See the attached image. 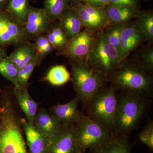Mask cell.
Instances as JSON below:
<instances>
[{
    "label": "cell",
    "mask_w": 153,
    "mask_h": 153,
    "mask_svg": "<svg viewBox=\"0 0 153 153\" xmlns=\"http://www.w3.org/2000/svg\"><path fill=\"white\" fill-rule=\"evenodd\" d=\"M23 131L10 95L0 93V153H28Z\"/></svg>",
    "instance_id": "cell-1"
},
{
    "label": "cell",
    "mask_w": 153,
    "mask_h": 153,
    "mask_svg": "<svg viewBox=\"0 0 153 153\" xmlns=\"http://www.w3.org/2000/svg\"><path fill=\"white\" fill-rule=\"evenodd\" d=\"M151 74L136 60L126 59L108 76V82L115 89L146 98L152 91Z\"/></svg>",
    "instance_id": "cell-2"
},
{
    "label": "cell",
    "mask_w": 153,
    "mask_h": 153,
    "mask_svg": "<svg viewBox=\"0 0 153 153\" xmlns=\"http://www.w3.org/2000/svg\"><path fill=\"white\" fill-rule=\"evenodd\" d=\"M71 80L77 96L86 108L97 91L108 82L107 76L94 70L85 60H70Z\"/></svg>",
    "instance_id": "cell-3"
},
{
    "label": "cell",
    "mask_w": 153,
    "mask_h": 153,
    "mask_svg": "<svg viewBox=\"0 0 153 153\" xmlns=\"http://www.w3.org/2000/svg\"><path fill=\"white\" fill-rule=\"evenodd\" d=\"M147 107L146 98L123 91L118 97L114 125L116 134L127 137L138 124Z\"/></svg>",
    "instance_id": "cell-4"
},
{
    "label": "cell",
    "mask_w": 153,
    "mask_h": 153,
    "mask_svg": "<svg viewBox=\"0 0 153 153\" xmlns=\"http://www.w3.org/2000/svg\"><path fill=\"white\" fill-rule=\"evenodd\" d=\"M115 90L112 85L102 86L86 108L87 116L113 133L118 105V97Z\"/></svg>",
    "instance_id": "cell-5"
},
{
    "label": "cell",
    "mask_w": 153,
    "mask_h": 153,
    "mask_svg": "<svg viewBox=\"0 0 153 153\" xmlns=\"http://www.w3.org/2000/svg\"><path fill=\"white\" fill-rule=\"evenodd\" d=\"M84 60L107 78L123 62L117 49L108 42L102 30L96 33L93 46Z\"/></svg>",
    "instance_id": "cell-6"
},
{
    "label": "cell",
    "mask_w": 153,
    "mask_h": 153,
    "mask_svg": "<svg viewBox=\"0 0 153 153\" xmlns=\"http://www.w3.org/2000/svg\"><path fill=\"white\" fill-rule=\"evenodd\" d=\"M74 130L82 151L96 150L106 145L114 134L105 127L82 114L74 126Z\"/></svg>",
    "instance_id": "cell-7"
},
{
    "label": "cell",
    "mask_w": 153,
    "mask_h": 153,
    "mask_svg": "<svg viewBox=\"0 0 153 153\" xmlns=\"http://www.w3.org/2000/svg\"><path fill=\"white\" fill-rule=\"evenodd\" d=\"M82 151L74 126L63 124L60 130L50 138L49 153H80Z\"/></svg>",
    "instance_id": "cell-8"
},
{
    "label": "cell",
    "mask_w": 153,
    "mask_h": 153,
    "mask_svg": "<svg viewBox=\"0 0 153 153\" xmlns=\"http://www.w3.org/2000/svg\"><path fill=\"white\" fill-rule=\"evenodd\" d=\"M95 34L84 29L69 41L66 48L58 52V54L64 55L70 60H85L93 46Z\"/></svg>",
    "instance_id": "cell-9"
},
{
    "label": "cell",
    "mask_w": 153,
    "mask_h": 153,
    "mask_svg": "<svg viewBox=\"0 0 153 153\" xmlns=\"http://www.w3.org/2000/svg\"><path fill=\"white\" fill-rule=\"evenodd\" d=\"M74 7L84 29L96 33L109 25L104 8L94 7L83 3Z\"/></svg>",
    "instance_id": "cell-10"
},
{
    "label": "cell",
    "mask_w": 153,
    "mask_h": 153,
    "mask_svg": "<svg viewBox=\"0 0 153 153\" xmlns=\"http://www.w3.org/2000/svg\"><path fill=\"white\" fill-rule=\"evenodd\" d=\"M145 41L142 32L135 21L123 25L121 33L119 55L123 61L131 53Z\"/></svg>",
    "instance_id": "cell-11"
},
{
    "label": "cell",
    "mask_w": 153,
    "mask_h": 153,
    "mask_svg": "<svg viewBox=\"0 0 153 153\" xmlns=\"http://www.w3.org/2000/svg\"><path fill=\"white\" fill-rule=\"evenodd\" d=\"M52 23L43 8L30 6L27 20L23 27L27 37H38L48 32Z\"/></svg>",
    "instance_id": "cell-12"
},
{
    "label": "cell",
    "mask_w": 153,
    "mask_h": 153,
    "mask_svg": "<svg viewBox=\"0 0 153 153\" xmlns=\"http://www.w3.org/2000/svg\"><path fill=\"white\" fill-rule=\"evenodd\" d=\"M30 153H49L50 138L44 136L34 125L24 118H20Z\"/></svg>",
    "instance_id": "cell-13"
},
{
    "label": "cell",
    "mask_w": 153,
    "mask_h": 153,
    "mask_svg": "<svg viewBox=\"0 0 153 153\" xmlns=\"http://www.w3.org/2000/svg\"><path fill=\"white\" fill-rule=\"evenodd\" d=\"M27 38L24 27L7 13L4 25L0 35V47L8 44L20 46L26 42Z\"/></svg>",
    "instance_id": "cell-14"
},
{
    "label": "cell",
    "mask_w": 153,
    "mask_h": 153,
    "mask_svg": "<svg viewBox=\"0 0 153 153\" xmlns=\"http://www.w3.org/2000/svg\"><path fill=\"white\" fill-rule=\"evenodd\" d=\"M80 101L76 96L72 100L65 104L56 105L50 108V113L60 120L62 123L75 126L79 121L82 113L78 109Z\"/></svg>",
    "instance_id": "cell-15"
},
{
    "label": "cell",
    "mask_w": 153,
    "mask_h": 153,
    "mask_svg": "<svg viewBox=\"0 0 153 153\" xmlns=\"http://www.w3.org/2000/svg\"><path fill=\"white\" fill-rule=\"evenodd\" d=\"M63 123L44 108L38 109L34 119V125L44 136L50 138L59 131Z\"/></svg>",
    "instance_id": "cell-16"
},
{
    "label": "cell",
    "mask_w": 153,
    "mask_h": 153,
    "mask_svg": "<svg viewBox=\"0 0 153 153\" xmlns=\"http://www.w3.org/2000/svg\"><path fill=\"white\" fill-rule=\"evenodd\" d=\"M58 20L69 41L82 31V22L74 7L69 6Z\"/></svg>",
    "instance_id": "cell-17"
},
{
    "label": "cell",
    "mask_w": 153,
    "mask_h": 153,
    "mask_svg": "<svg viewBox=\"0 0 153 153\" xmlns=\"http://www.w3.org/2000/svg\"><path fill=\"white\" fill-rule=\"evenodd\" d=\"M13 94L26 116V120L29 123L33 125L38 110V104L29 94L28 85L22 88L14 87Z\"/></svg>",
    "instance_id": "cell-18"
},
{
    "label": "cell",
    "mask_w": 153,
    "mask_h": 153,
    "mask_svg": "<svg viewBox=\"0 0 153 153\" xmlns=\"http://www.w3.org/2000/svg\"><path fill=\"white\" fill-rule=\"evenodd\" d=\"M109 24L123 25L135 19L140 10L130 7L108 5L104 7Z\"/></svg>",
    "instance_id": "cell-19"
},
{
    "label": "cell",
    "mask_w": 153,
    "mask_h": 153,
    "mask_svg": "<svg viewBox=\"0 0 153 153\" xmlns=\"http://www.w3.org/2000/svg\"><path fill=\"white\" fill-rule=\"evenodd\" d=\"M37 55L34 45L26 41L8 57L20 69L31 62Z\"/></svg>",
    "instance_id": "cell-20"
},
{
    "label": "cell",
    "mask_w": 153,
    "mask_h": 153,
    "mask_svg": "<svg viewBox=\"0 0 153 153\" xmlns=\"http://www.w3.org/2000/svg\"><path fill=\"white\" fill-rule=\"evenodd\" d=\"M29 0H10L4 11L24 27L29 11Z\"/></svg>",
    "instance_id": "cell-21"
},
{
    "label": "cell",
    "mask_w": 153,
    "mask_h": 153,
    "mask_svg": "<svg viewBox=\"0 0 153 153\" xmlns=\"http://www.w3.org/2000/svg\"><path fill=\"white\" fill-rule=\"evenodd\" d=\"M131 145L127 137L114 135L111 140L102 147L91 153H131Z\"/></svg>",
    "instance_id": "cell-22"
},
{
    "label": "cell",
    "mask_w": 153,
    "mask_h": 153,
    "mask_svg": "<svg viewBox=\"0 0 153 153\" xmlns=\"http://www.w3.org/2000/svg\"><path fill=\"white\" fill-rule=\"evenodd\" d=\"M135 21L139 26L148 45L153 43V12L152 10L140 11Z\"/></svg>",
    "instance_id": "cell-23"
},
{
    "label": "cell",
    "mask_w": 153,
    "mask_h": 153,
    "mask_svg": "<svg viewBox=\"0 0 153 153\" xmlns=\"http://www.w3.org/2000/svg\"><path fill=\"white\" fill-rule=\"evenodd\" d=\"M71 75L63 65H56L49 69L45 80L53 86L63 85L71 80Z\"/></svg>",
    "instance_id": "cell-24"
},
{
    "label": "cell",
    "mask_w": 153,
    "mask_h": 153,
    "mask_svg": "<svg viewBox=\"0 0 153 153\" xmlns=\"http://www.w3.org/2000/svg\"><path fill=\"white\" fill-rule=\"evenodd\" d=\"M69 6L68 0H44L43 9L53 22L58 20Z\"/></svg>",
    "instance_id": "cell-25"
},
{
    "label": "cell",
    "mask_w": 153,
    "mask_h": 153,
    "mask_svg": "<svg viewBox=\"0 0 153 153\" xmlns=\"http://www.w3.org/2000/svg\"><path fill=\"white\" fill-rule=\"evenodd\" d=\"M46 36L49 43L54 49L57 50L58 52L65 49L69 42L59 23L50 28Z\"/></svg>",
    "instance_id": "cell-26"
},
{
    "label": "cell",
    "mask_w": 153,
    "mask_h": 153,
    "mask_svg": "<svg viewBox=\"0 0 153 153\" xmlns=\"http://www.w3.org/2000/svg\"><path fill=\"white\" fill-rule=\"evenodd\" d=\"M40 61V59L37 55L31 62L19 69L14 87L22 88L27 86L30 76Z\"/></svg>",
    "instance_id": "cell-27"
},
{
    "label": "cell",
    "mask_w": 153,
    "mask_h": 153,
    "mask_svg": "<svg viewBox=\"0 0 153 153\" xmlns=\"http://www.w3.org/2000/svg\"><path fill=\"white\" fill-rule=\"evenodd\" d=\"M122 27L120 24H109L102 30L108 42L117 50L120 45Z\"/></svg>",
    "instance_id": "cell-28"
},
{
    "label": "cell",
    "mask_w": 153,
    "mask_h": 153,
    "mask_svg": "<svg viewBox=\"0 0 153 153\" xmlns=\"http://www.w3.org/2000/svg\"><path fill=\"white\" fill-rule=\"evenodd\" d=\"M19 71V68L10 60L8 56H5L0 63V74L14 85Z\"/></svg>",
    "instance_id": "cell-29"
},
{
    "label": "cell",
    "mask_w": 153,
    "mask_h": 153,
    "mask_svg": "<svg viewBox=\"0 0 153 153\" xmlns=\"http://www.w3.org/2000/svg\"><path fill=\"white\" fill-rule=\"evenodd\" d=\"M137 61L146 71L152 74L153 71V48L152 45H148L142 49L137 55Z\"/></svg>",
    "instance_id": "cell-30"
},
{
    "label": "cell",
    "mask_w": 153,
    "mask_h": 153,
    "mask_svg": "<svg viewBox=\"0 0 153 153\" xmlns=\"http://www.w3.org/2000/svg\"><path fill=\"white\" fill-rule=\"evenodd\" d=\"M140 140L151 150L153 149V123L151 122L138 135Z\"/></svg>",
    "instance_id": "cell-31"
},
{
    "label": "cell",
    "mask_w": 153,
    "mask_h": 153,
    "mask_svg": "<svg viewBox=\"0 0 153 153\" xmlns=\"http://www.w3.org/2000/svg\"><path fill=\"white\" fill-rule=\"evenodd\" d=\"M110 4L119 7H130L140 10V0H109Z\"/></svg>",
    "instance_id": "cell-32"
},
{
    "label": "cell",
    "mask_w": 153,
    "mask_h": 153,
    "mask_svg": "<svg viewBox=\"0 0 153 153\" xmlns=\"http://www.w3.org/2000/svg\"><path fill=\"white\" fill-rule=\"evenodd\" d=\"M49 44L50 43L48 41L47 36L41 35L38 36L34 46L36 54L39 57L40 60L42 58V53L44 49H45L46 46Z\"/></svg>",
    "instance_id": "cell-33"
},
{
    "label": "cell",
    "mask_w": 153,
    "mask_h": 153,
    "mask_svg": "<svg viewBox=\"0 0 153 153\" xmlns=\"http://www.w3.org/2000/svg\"><path fill=\"white\" fill-rule=\"evenodd\" d=\"M96 8H104L109 4V0H83L82 2Z\"/></svg>",
    "instance_id": "cell-34"
},
{
    "label": "cell",
    "mask_w": 153,
    "mask_h": 153,
    "mask_svg": "<svg viewBox=\"0 0 153 153\" xmlns=\"http://www.w3.org/2000/svg\"><path fill=\"white\" fill-rule=\"evenodd\" d=\"M7 13L4 10L0 11V35L4 25Z\"/></svg>",
    "instance_id": "cell-35"
},
{
    "label": "cell",
    "mask_w": 153,
    "mask_h": 153,
    "mask_svg": "<svg viewBox=\"0 0 153 153\" xmlns=\"http://www.w3.org/2000/svg\"><path fill=\"white\" fill-rule=\"evenodd\" d=\"M69 5L71 7H74L82 2L83 0H68Z\"/></svg>",
    "instance_id": "cell-36"
},
{
    "label": "cell",
    "mask_w": 153,
    "mask_h": 153,
    "mask_svg": "<svg viewBox=\"0 0 153 153\" xmlns=\"http://www.w3.org/2000/svg\"><path fill=\"white\" fill-rule=\"evenodd\" d=\"M10 0H0V11L5 9Z\"/></svg>",
    "instance_id": "cell-37"
},
{
    "label": "cell",
    "mask_w": 153,
    "mask_h": 153,
    "mask_svg": "<svg viewBox=\"0 0 153 153\" xmlns=\"http://www.w3.org/2000/svg\"><path fill=\"white\" fill-rule=\"evenodd\" d=\"M5 56V50L0 47V63Z\"/></svg>",
    "instance_id": "cell-38"
},
{
    "label": "cell",
    "mask_w": 153,
    "mask_h": 153,
    "mask_svg": "<svg viewBox=\"0 0 153 153\" xmlns=\"http://www.w3.org/2000/svg\"><path fill=\"white\" fill-rule=\"evenodd\" d=\"M80 153H85V152H84V151H82V152Z\"/></svg>",
    "instance_id": "cell-39"
},
{
    "label": "cell",
    "mask_w": 153,
    "mask_h": 153,
    "mask_svg": "<svg viewBox=\"0 0 153 153\" xmlns=\"http://www.w3.org/2000/svg\"><path fill=\"white\" fill-rule=\"evenodd\" d=\"M146 1H149V0H146Z\"/></svg>",
    "instance_id": "cell-40"
}]
</instances>
